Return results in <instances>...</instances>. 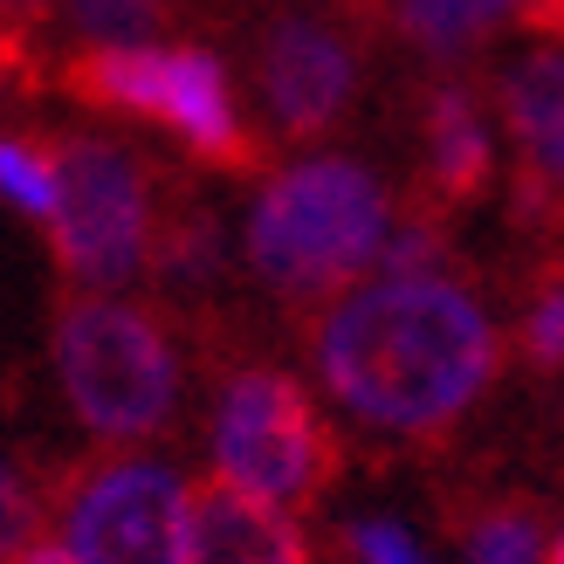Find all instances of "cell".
<instances>
[{"mask_svg": "<svg viewBox=\"0 0 564 564\" xmlns=\"http://www.w3.org/2000/svg\"><path fill=\"white\" fill-rule=\"evenodd\" d=\"M351 48L337 28L310 21V14H290L262 35V55H256V83H262V104L282 138H317L337 124V110L351 104Z\"/></svg>", "mask_w": 564, "mask_h": 564, "instance_id": "obj_7", "label": "cell"}, {"mask_svg": "<svg viewBox=\"0 0 564 564\" xmlns=\"http://www.w3.org/2000/svg\"><path fill=\"white\" fill-rule=\"evenodd\" d=\"M21 538H28V496H21L14 475L0 468V557L21 551Z\"/></svg>", "mask_w": 564, "mask_h": 564, "instance_id": "obj_20", "label": "cell"}, {"mask_svg": "<svg viewBox=\"0 0 564 564\" xmlns=\"http://www.w3.org/2000/svg\"><path fill=\"white\" fill-rule=\"evenodd\" d=\"M63 8V28L83 48H131V42H152L173 0H55Z\"/></svg>", "mask_w": 564, "mask_h": 564, "instance_id": "obj_14", "label": "cell"}, {"mask_svg": "<svg viewBox=\"0 0 564 564\" xmlns=\"http://www.w3.org/2000/svg\"><path fill=\"white\" fill-rule=\"evenodd\" d=\"M0 193H8L21 214L55 220V159H48V145L0 138Z\"/></svg>", "mask_w": 564, "mask_h": 564, "instance_id": "obj_16", "label": "cell"}, {"mask_svg": "<svg viewBox=\"0 0 564 564\" xmlns=\"http://www.w3.org/2000/svg\"><path fill=\"white\" fill-rule=\"evenodd\" d=\"M551 564H564V538H557V544H551Z\"/></svg>", "mask_w": 564, "mask_h": 564, "instance_id": "obj_23", "label": "cell"}, {"mask_svg": "<svg viewBox=\"0 0 564 564\" xmlns=\"http://www.w3.org/2000/svg\"><path fill=\"white\" fill-rule=\"evenodd\" d=\"M55 372L97 441H152L180 406L173 337L118 296H69L55 310Z\"/></svg>", "mask_w": 564, "mask_h": 564, "instance_id": "obj_3", "label": "cell"}, {"mask_svg": "<svg viewBox=\"0 0 564 564\" xmlns=\"http://www.w3.org/2000/svg\"><path fill=\"white\" fill-rule=\"evenodd\" d=\"M441 256H447V241H441L434 220H400L379 248V275H434Z\"/></svg>", "mask_w": 564, "mask_h": 564, "instance_id": "obj_17", "label": "cell"}, {"mask_svg": "<svg viewBox=\"0 0 564 564\" xmlns=\"http://www.w3.org/2000/svg\"><path fill=\"white\" fill-rule=\"evenodd\" d=\"M159 124L200 165H214V173H262V145L241 124L235 83L220 69V55H207V48H165Z\"/></svg>", "mask_w": 564, "mask_h": 564, "instance_id": "obj_8", "label": "cell"}, {"mask_svg": "<svg viewBox=\"0 0 564 564\" xmlns=\"http://www.w3.org/2000/svg\"><path fill=\"white\" fill-rule=\"evenodd\" d=\"M386 235V186L351 159H310L262 186L248 214V262L282 303H330L379 262Z\"/></svg>", "mask_w": 564, "mask_h": 564, "instance_id": "obj_2", "label": "cell"}, {"mask_svg": "<svg viewBox=\"0 0 564 564\" xmlns=\"http://www.w3.org/2000/svg\"><path fill=\"white\" fill-rule=\"evenodd\" d=\"M83 564H186V482L159 462H110L69 496Z\"/></svg>", "mask_w": 564, "mask_h": 564, "instance_id": "obj_6", "label": "cell"}, {"mask_svg": "<svg viewBox=\"0 0 564 564\" xmlns=\"http://www.w3.org/2000/svg\"><path fill=\"white\" fill-rule=\"evenodd\" d=\"M317 372L386 434H441L489 386L496 330L447 275H372L317 324Z\"/></svg>", "mask_w": 564, "mask_h": 564, "instance_id": "obj_1", "label": "cell"}, {"mask_svg": "<svg viewBox=\"0 0 564 564\" xmlns=\"http://www.w3.org/2000/svg\"><path fill=\"white\" fill-rule=\"evenodd\" d=\"M502 124L517 138V200L523 214H564V55H530L502 76Z\"/></svg>", "mask_w": 564, "mask_h": 564, "instance_id": "obj_9", "label": "cell"}, {"mask_svg": "<svg viewBox=\"0 0 564 564\" xmlns=\"http://www.w3.org/2000/svg\"><path fill=\"white\" fill-rule=\"evenodd\" d=\"M14 564H83V557H76L69 544H21Z\"/></svg>", "mask_w": 564, "mask_h": 564, "instance_id": "obj_21", "label": "cell"}, {"mask_svg": "<svg viewBox=\"0 0 564 564\" xmlns=\"http://www.w3.org/2000/svg\"><path fill=\"white\" fill-rule=\"evenodd\" d=\"M48 0H0V21H28V14H42Z\"/></svg>", "mask_w": 564, "mask_h": 564, "instance_id": "obj_22", "label": "cell"}, {"mask_svg": "<svg viewBox=\"0 0 564 564\" xmlns=\"http://www.w3.org/2000/svg\"><path fill=\"white\" fill-rule=\"evenodd\" d=\"M152 275H165L173 290H200L220 275V220L200 200H173L152 220Z\"/></svg>", "mask_w": 564, "mask_h": 564, "instance_id": "obj_12", "label": "cell"}, {"mask_svg": "<svg viewBox=\"0 0 564 564\" xmlns=\"http://www.w3.org/2000/svg\"><path fill=\"white\" fill-rule=\"evenodd\" d=\"M523 358L530 365H564V282H544L538 303H530V317H523Z\"/></svg>", "mask_w": 564, "mask_h": 564, "instance_id": "obj_18", "label": "cell"}, {"mask_svg": "<svg viewBox=\"0 0 564 564\" xmlns=\"http://www.w3.org/2000/svg\"><path fill=\"white\" fill-rule=\"evenodd\" d=\"M351 551H358V564H427V551H420L400 523H358Z\"/></svg>", "mask_w": 564, "mask_h": 564, "instance_id": "obj_19", "label": "cell"}, {"mask_svg": "<svg viewBox=\"0 0 564 564\" xmlns=\"http://www.w3.org/2000/svg\"><path fill=\"white\" fill-rule=\"evenodd\" d=\"M427 173L447 200H475L489 180V131L462 83H441L427 97Z\"/></svg>", "mask_w": 564, "mask_h": 564, "instance_id": "obj_11", "label": "cell"}, {"mask_svg": "<svg viewBox=\"0 0 564 564\" xmlns=\"http://www.w3.org/2000/svg\"><path fill=\"white\" fill-rule=\"evenodd\" d=\"M214 462L248 496L275 502V510H303L337 475V434L296 379L241 372L228 379L214 413Z\"/></svg>", "mask_w": 564, "mask_h": 564, "instance_id": "obj_5", "label": "cell"}, {"mask_svg": "<svg viewBox=\"0 0 564 564\" xmlns=\"http://www.w3.org/2000/svg\"><path fill=\"white\" fill-rule=\"evenodd\" d=\"M468 564H544V530L530 510L468 517Z\"/></svg>", "mask_w": 564, "mask_h": 564, "instance_id": "obj_15", "label": "cell"}, {"mask_svg": "<svg viewBox=\"0 0 564 564\" xmlns=\"http://www.w3.org/2000/svg\"><path fill=\"white\" fill-rule=\"evenodd\" d=\"M510 14H523V0H400V28L427 55H462Z\"/></svg>", "mask_w": 564, "mask_h": 564, "instance_id": "obj_13", "label": "cell"}, {"mask_svg": "<svg viewBox=\"0 0 564 564\" xmlns=\"http://www.w3.org/2000/svg\"><path fill=\"white\" fill-rule=\"evenodd\" d=\"M55 220L48 248L69 282L118 290L152 256V173L110 138H55Z\"/></svg>", "mask_w": 564, "mask_h": 564, "instance_id": "obj_4", "label": "cell"}, {"mask_svg": "<svg viewBox=\"0 0 564 564\" xmlns=\"http://www.w3.org/2000/svg\"><path fill=\"white\" fill-rule=\"evenodd\" d=\"M186 564H310V544L290 510L214 475L186 489Z\"/></svg>", "mask_w": 564, "mask_h": 564, "instance_id": "obj_10", "label": "cell"}]
</instances>
